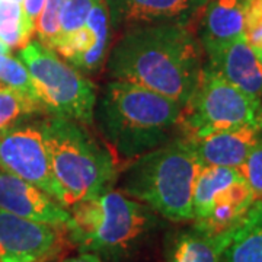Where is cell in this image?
I'll list each match as a JSON object with an SVG mask.
<instances>
[{
  "label": "cell",
  "instance_id": "1",
  "mask_svg": "<svg viewBox=\"0 0 262 262\" xmlns=\"http://www.w3.org/2000/svg\"><path fill=\"white\" fill-rule=\"evenodd\" d=\"M203 69L200 39L178 22L130 27L108 56L113 79L147 88L182 106L195 92Z\"/></svg>",
  "mask_w": 262,
  "mask_h": 262
},
{
  "label": "cell",
  "instance_id": "2",
  "mask_svg": "<svg viewBox=\"0 0 262 262\" xmlns=\"http://www.w3.org/2000/svg\"><path fill=\"white\" fill-rule=\"evenodd\" d=\"M181 111L170 98L114 79L96 96L94 120L117 153L136 159L177 137Z\"/></svg>",
  "mask_w": 262,
  "mask_h": 262
},
{
  "label": "cell",
  "instance_id": "3",
  "mask_svg": "<svg viewBox=\"0 0 262 262\" xmlns=\"http://www.w3.org/2000/svg\"><path fill=\"white\" fill-rule=\"evenodd\" d=\"M66 233L80 252L101 259H128L160 225L159 217L140 201L120 191H105L70 207Z\"/></svg>",
  "mask_w": 262,
  "mask_h": 262
},
{
  "label": "cell",
  "instance_id": "4",
  "mask_svg": "<svg viewBox=\"0 0 262 262\" xmlns=\"http://www.w3.org/2000/svg\"><path fill=\"white\" fill-rule=\"evenodd\" d=\"M203 166L194 144L177 136L133 160L122 175V192L170 222H189L194 220V185Z\"/></svg>",
  "mask_w": 262,
  "mask_h": 262
},
{
  "label": "cell",
  "instance_id": "5",
  "mask_svg": "<svg viewBox=\"0 0 262 262\" xmlns=\"http://www.w3.org/2000/svg\"><path fill=\"white\" fill-rule=\"evenodd\" d=\"M57 203L64 208L108 191L117 178L113 155L83 124L53 115L41 121Z\"/></svg>",
  "mask_w": 262,
  "mask_h": 262
},
{
  "label": "cell",
  "instance_id": "6",
  "mask_svg": "<svg viewBox=\"0 0 262 262\" xmlns=\"http://www.w3.org/2000/svg\"><path fill=\"white\" fill-rule=\"evenodd\" d=\"M241 127L262 128V102L230 83L210 64H204L195 92L181 111V136L195 140Z\"/></svg>",
  "mask_w": 262,
  "mask_h": 262
},
{
  "label": "cell",
  "instance_id": "7",
  "mask_svg": "<svg viewBox=\"0 0 262 262\" xmlns=\"http://www.w3.org/2000/svg\"><path fill=\"white\" fill-rule=\"evenodd\" d=\"M19 60L28 69L35 95L47 111L83 125L94 124L95 84L76 67L39 41L20 48Z\"/></svg>",
  "mask_w": 262,
  "mask_h": 262
},
{
  "label": "cell",
  "instance_id": "8",
  "mask_svg": "<svg viewBox=\"0 0 262 262\" xmlns=\"http://www.w3.org/2000/svg\"><path fill=\"white\" fill-rule=\"evenodd\" d=\"M0 168L6 173L41 188L57 201L58 192L41 122H16L0 131Z\"/></svg>",
  "mask_w": 262,
  "mask_h": 262
},
{
  "label": "cell",
  "instance_id": "9",
  "mask_svg": "<svg viewBox=\"0 0 262 262\" xmlns=\"http://www.w3.org/2000/svg\"><path fill=\"white\" fill-rule=\"evenodd\" d=\"M66 227L0 210V262H47L66 246Z\"/></svg>",
  "mask_w": 262,
  "mask_h": 262
},
{
  "label": "cell",
  "instance_id": "10",
  "mask_svg": "<svg viewBox=\"0 0 262 262\" xmlns=\"http://www.w3.org/2000/svg\"><path fill=\"white\" fill-rule=\"evenodd\" d=\"M114 29L144 24L178 22L191 27L208 0H103Z\"/></svg>",
  "mask_w": 262,
  "mask_h": 262
},
{
  "label": "cell",
  "instance_id": "11",
  "mask_svg": "<svg viewBox=\"0 0 262 262\" xmlns=\"http://www.w3.org/2000/svg\"><path fill=\"white\" fill-rule=\"evenodd\" d=\"M110 37L111 25L108 10L103 0H98L83 27L58 41L54 51L76 69L94 72L106 58Z\"/></svg>",
  "mask_w": 262,
  "mask_h": 262
},
{
  "label": "cell",
  "instance_id": "12",
  "mask_svg": "<svg viewBox=\"0 0 262 262\" xmlns=\"http://www.w3.org/2000/svg\"><path fill=\"white\" fill-rule=\"evenodd\" d=\"M0 210L61 227L70 222V213L46 191L6 172H0Z\"/></svg>",
  "mask_w": 262,
  "mask_h": 262
},
{
  "label": "cell",
  "instance_id": "13",
  "mask_svg": "<svg viewBox=\"0 0 262 262\" xmlns=\"http://www.w3.org/2000/svg\"><path fill=\"white\" fill-rule=\"evenodd\" d=\"M206 54L207 64L245 94L262 102V63L246 38H237Z\"/></svg>",
  "mask_w": 262,
  "mask_h": 262
},
{
  "label": "cell",
  "instance_id": "14",
  "mask_svg": "<svg viewBox=\"0 0 262 262\" xmlns=\"http://www.w3.org/2000/svg\"><path fill=\"white\" fill-rule=\"evenodd\" d=\"M261 139L259 127H241L189 141L194 144L203 165L239 168Z\"/></svg>",
  "mask_w": 262,
  "mask_h": 262
},
{
  "label": "cell",
  "instance_id": "15",
  "mask_svg": "<svg viewBox=\"0 0 262 262\" xmlns=\"http://www.w3.org/2000/svg\"><path fill=\"white\" fill-rule=\"evenodd\" d=\"M249 0H208L200 15V42L204 51L245 37Z\"/></svg>",
  "mask_w": 262,
  "mask_h": 262
},
{
  "label": "cell",
  "instance_id": "16",
  "mask_svg": "<svg viewBox=\"0 0 262 262\" xmlns=\"http://www.w3.org/2000/svg\"><path fill=\"white\" fill-rule=\"evenodd\" d=\"M255 200L253 191L242 177L215 195L210 213L195 222L194 227L208 234L230 230L239 225Z\"/></svg>",
  "mask_w": 262,
  "mask_h": 262
},
{
  "label": "cell",
  "instance_id": "17",
  "mask_svg": "<svg viewBox=\"0 0 262 262\" xmlns=\"http://www.w3.org/2000/svg\"><path fill=\"white\" fill-rule=\"evenodd\" d=\"M233 230L208 234L192 227L179 232L168 246L166 262H220Z\"/></svg>",
  "mask_w": 262,
  "mask_h": 262
},
{
  "label": "cell",
  "instance_id": "18",
  "mask_svg": "<svg viewBox=\"0 0 262 262\" xmlns=\"http://www.w3.org/2000/svg\"><path fill=\"white\" fill-rule=\"evenodd\" d=\"M220 262H262V200H255L234 227Z\"/></svg>",
  "mask_w": 262,
  "mask_h": 262
},
{
  "label": "cell",
  "instance_id": "19",
  "mask_svg": "<svg viewBox=\"0 0 262 262\" xmlns=\"http://www.w3.org/2000/svg\"><path fill=\"white\" fill-rule=\"evenodd\" d=\"M239 178H242V173L237 168L204 165L200 169L194 185V195H192L194 222L206 219L207 214L210 213L215 195L225 188L232 185Z\"/></svg>",
  "mask_w": 262,
  "mask_h": 262
},
{
  "label": "cell",
  "instance_id": "20",
  "mask_svg": "<svg viewBox=\"0 0 262 262\" xmlns=\"http://www.w3.org/2000/svg\"><path fill=\"white\" fill-rule=\"evenodd\" d=\"M24 16L22 5L18 2L0 0V41L10 50L24 48L34 35Z\"/></svg>",
  "mask_w": 262,
  "mask_h": 262
},
{
  "label": "cell",
  "instance_id": "21",
  "mask_svg": "<svg viewBox=\"0 0 262 262\" xmlns=\"http://www.w3.org/2000/svg\"><path fill=\"white\" fill-rule=\"evenodd\" d=\"M44 110V105L38 99L0 83V131L16 124L22 117L41 113Z\"/></svg>",
  "mask_w": 262,
  "mask_h": 262
},
{
  "label": "cell",
  "instance_id": "22",
  "mask_svg": "<svg viewBox=\"0 0 262 262\" xmlns=\"http://www.w3.org/2000/svg\"><path fill=\"white\" fill-rule=\"evenodd\" d=\"M64 0H46L44 9L35 24L38 41L46 47L54 50L60 34V12Z\"/></svg>",
  "mask_w": 262,
  "mask_h": 262
},
{
  "label": "cell",
  "instance_id": "23",
  "mask_svg": "<svg viewBox=\"0 0 262 262\" xmlns=\"http://www.w3.org/2000/svg\"><path fill=\"white\" fill-rule=\"evenodd\" d=\"M96 2L98 0H64L60 12V34L57 44L83 27Z\"/></svg>",
  "mask_w": 262,
  "mask_h": 262
},
{
  "label": "cell",
  "instance_id": "24",
  "mask_svg": "<svg viewBox=\"0 0 262 262\" xmlns=\"http://www.w3.org/2000/svg\"><path fill=\"white\" fill-rule=\"evenodd\" d=\"M237 169L253 191L255 198L262 200V139Z\"/></svg>",
  "mask_w": 262,
  "mask_h": 262
},
{
  "label": "cell",
  "instance_id": "25",
  "mask_svg": "<svg viewBox=\"0 0 262 262\" xmlns=\"http://www.w3.org/2000/svg\"><path fill=\"white\" fill-rule=\"evenodd\" d=\"M245 38L253 50H262V0H249Z\"/></svg>",
  "mask_w": 262,
  "mask_h": 262
},
{
  "label": "cell",
  "instance_id": "26",
  "mask_svg": "<svg viewBox=\"0 0 262 262\" xmlns=\"http://www.w3.org/2000/svg\"><path fill=\"white\" fill-rule=\"evenodd\" d=\"M22 10H24V16L27 19L28 25L35 31V24L39 16V13L44 9L46 0H22Z\"/></svg>",
  "mask_w": 262,
  "mask_h": 262
},
{
  "label": "cell",
  "instance_id": "27",
  "mask_svg": "<svg viewBox=\"0 0 262 262\" xmlns=\"http://www.w3.org/2000/svg\"><path fill=\"white\" fill-rule=\"evenodd\" d=\"M61 262H105L103 259H101L99 256H96L94 253L89 252H82L77 256H73V258H67L64 261Z\"/></svg>",
  "mask_w": 262,
  "mask_h": 262
},
{
  "label": "cell",
  "instance_id": "28",
  "mask_svg": "<svg viewBox=\"0 0 262 262\" xmlns=\"http://www.w3.org/2000/svg\"><path fill=\"white\" fill-rule=\"evenodd\" d=\"M255 53L258 54V58L261 60V63H262V50H255Z\"/></svg>",
  "mask_w": 262,
  "mask_h": 262
},
{
  "label": "cell",
  "instance_id": "29",
  "mask_svg": "<svg viewBox=\"0 0 262 262\" xmlns=\"http://www.w3.org/2000/svg\"><path fill=\"white\" fill-rule=\"evenodd\" d=\"M10 2H18V3H20L22 0H10Z\"/></svg>",
  "mask_w": 262,
  "mask_h": 262
}]
</instances>
